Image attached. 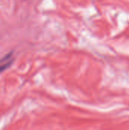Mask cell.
<instances>
[{
  "mask_svg": "<svg viewBox=\"0 0 129 130\" xmlns=\"http://www.w3.org/2000/svg\"><path fill=\"white\" fill-rule=\"evenodd\" d=\"M11 62H7V63H5L4 65H2V66H0V73L2 72V71H4V70H5L10 65H11Z\"/></svg>",
  "mask_w": 129,
  "mask_h": 130,
  "instance_id": "obj_1",
  "label": "cell"
}]
</instances>
